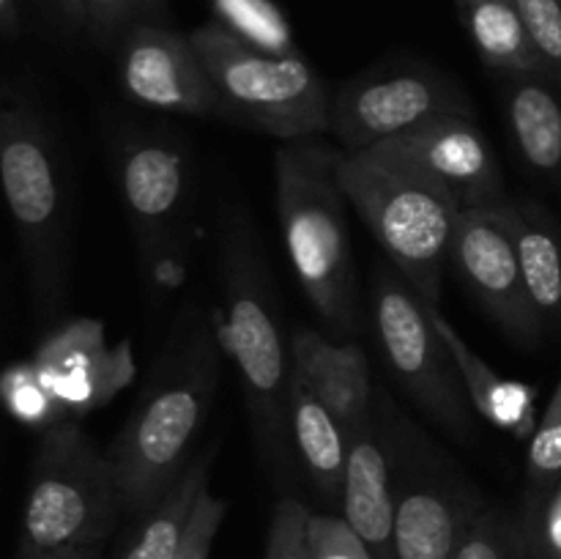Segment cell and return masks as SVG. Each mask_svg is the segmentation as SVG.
Instances as JSON below:
<instances>
[{
  "label": "cell",
  "mask_w": 561,
  "mask_h": 559,
  "mask_svg": "<svg viewBox=\"0 0 561 559\" xmlns=\"http://www.w3.org/2000/svg\"><path fill=\"white\" fill-rule=\"evenodd\" d=\"M427 310H431L433 323H436L438 334L444 338L455 365H458L460 381H463L466 395H469L471 409L499 431H507L518 438L531 436L537 427L535 387L515 381V378L499 376L480 354H474V349L466 343L463 334L444 316L442 307L427 305Z\"/></svg>",
  "instance_id": "obj_20"
},
{
  "label": "cell",
  "mask_w": 561,
  "mask_h": 559,
  "mask_svg": "<svg viewBox=\"0 0 561 559\" xmlns=\"http://www.w3.org/2000/svg\"><path fill=\"white\" fill-rule=\"evenodd\" d=\"M518 252L526 290L546 329H561V228L529 201H504L491 208Z\"/></svg>",
  "instance_id": "obj_19"
},
{
  "label": "cell",
  "mask_w": 561,
  "mask_h": 559,
  "mask_svg": "<svg viewBox=\"0 0 561 559\" xmlns=\"http://www.w3.org/2000/svg\"><path fill=\"white\" fill-rule=\"evenodd\" d=\"M442 115H471L458 80L427 64H383L345 80L329 102V135L343 151H367Z\"/></svg>",
  "instance_id": "obj_11"
},
{
  "label": "cell",
  "mask_w": 561,
  "mask_h": 559,
  "mask_svg": "<svg viewBox=\"0 0 561 559\" xmlns=\"http://www.w3.org/2000/svg\"><path fill=\"white\" fill-rule=\"evenodd\" d=\"M219 453V438L208 442L197 453L190 469L184 471L173 491L142 518L135 521L129 540L121 548L118 559H179L195 515L203 488L211 486V469Z\"/></svg>",
  "instance_id": "obj_22"
},
{
  "label": "cell",
  "mask_w": 561,
  "mask_h": 559,
  "mask_svg": "<svg viewBox=\"0 0 561 559\" xmlns=\"http://www.w3.org/2000/svg\"><path fill=\"white\" fill-rule=\"evenodd\" d=\"M146 3H148V9H162V3H164V0H146Z\"/></svg>",
  "instance_id": "obj_37"
},
{
  "label": "cell",
  "mask_w": 561,
  "mask_h": 559,
  "mask_svg": "<svg viewBox=\"0 0 561 559\" xmlns=\"http://www.w3.org/2000/svg\"><path fill=\"white\" fill-rule=\"evenodd\" d=\"M561 480V378L526 447V482L535 502Z\"/></svg>",
  "instance_id": "obj_25"
},
{
  "label": "cell",
  "mask_w": 561,
  "mask_h": 559,
  "mask_svg": "<svg viewBox=\"0 0 561 559\" xmlns=\"http://www.w3.org/2000/svg\"><path fill=\"white\" fill-rule=\"evenodd\" d=\"M455 559H526L520 518L502 507H485Z\"/></svg>",
  "instance_id": "obj_26"
},
{
  "label": "cell",
  "mask_w": 561,
  "mask_h": 559,
  "mask_svg": "<svg viewBox=\"0 0 561 559\" xmlns=\"http://www.w3.org/2000/svg\"><path fill=\"white\" fill-rule=\"evenodd\" d=\"M214 321L192 312L164 349L151 384L107 447L118 475L124 515L142 518L157 507L197 458V438L217 398L219 360Z\"/></svg>",
  "instance_id": "obj_2"
},
{
  "label": "cell",
  "mask_w": 561,
  "mask_h": 559,
  "mask_svg": "<svg viewBox=\"0 0 561 559\" xmlns=\"http://www.w3.org/2000/svg\"><path fill=\"white\" fill-rule=\"evenodd\" d=\"M343 148L321 137L290 140L274 151V203L301 294L329 332L348 338L359 327L354 250L345 228V192L337 179Z\"/></svg>",
  "instance_id": "obj_3"
},
{
  "label": "cell",
  "mask_w": 561,
  "mask_h": 559,
  "mask_svg": "<svg viewBox=\"0 0 561 559\" xmlns=\"http://www.w3.org/2000/svg\"><path fill=\"white\" fill-rule=\"evenodd\" d=\"M535 44L546 77L561 91V3L559 0H515Z\"/></svg>",
  "instance_id": "obj_29"
},
{
  "label": "cell",
  "mask_w": 561,
  "mask_h": 559,
  "mask_svg": "<svg viewBox=\"0 0 561 559\" xmlns=\"http://www.w3.org/2000/svg\"><path fill=\"white\" fill-rule=\"evenodd\" d=\"M118 77L126 99L140 107L192 118H222L217 88L192 44L153 22H137L121 38Z\"/></svg>",
  "instance_id": "obj_13"
},
{
  "label": "cell",
  "mask_w": 561,
  "mask_h": 559,
  "mask_svg": "<svg viewBox=\"0 0 561 559\" xmlns=\"http://www.w3.org/2000/svg\"><path fill=\"white\" fill-rule=\"evenodd\" d=\"M33 559H102V546H88V548H58V551L38 554Z\"/></svg>",
  "instance_id": "obj_35"
},
{
  "label": "cell",
  "mask_w": 561,
  "mask_h": 559,
  "mask_svg": "<svg viewBox=\"0 0 561 559\" xmlns=\"http://www.w3.org/2000/svg\"><path fill=\"white\" fill-rule=\"evenodd\" d=\"M113 173L137 250L153 280L181 261L192 208L190 151L168 132L131 129L115 140Z\"/></svg>",
  "instance_id": "obj_10"
},
{
  "label": "cell",
  "mask_w": 561,
  "mask_h": 559,
  "mask_svg": "<svg viewBox=\"0 0 561 559\" xmlns=\"http://www.w3.org/2000/svg\"><path fill=\"white\" fill-rule=\"evenodd\" d=\"M449 266L507 338L520 345H535L542 338L546 323L526 290L518 252L491 208L460 214Z\"/></svg>",
  "instance_id": "obj_14"
},
{
  "label": "cell",
  "mask_w": 561,
  "mask_h": 559,
  "mask_svg": "<svg viewBox=\"0 0 561 559\" xmlns=\"http://www.w3.org/2000/svg\"><path fill=\"white\" fill-rule=\"evenodd\" d=\"M394 475V559H455L488 507L469 471L378 387Z\"/></svg>",
  "instance_id": "obj_7"
},
{
  "label": "cell",
  "mask_w": 561,
  "mask_h": 559,
  "mask_svg": "<svg viewBox=\"0 0 561 559\" xmlns=\"http://www.w3.org/2000/svg\"><path fill=\"white\" fill-rule=\"evenodd\" d=\"M124 515L107 449L77 422L44 427L33 455L14 559L102 546Z\"/></svg>",
  "instance_id": "obj_6"
},
{
  "label": "cell",
  "mask_w": 561,
  "mask_h": 559,
  "mask_svg": "<svg viewBox=\"0 0 561 559\" xmlns=\"http://www.w3.org/2000/svg\"><path fill=\"white\" fill-rule=\"evenodd\" d=\"M0 181L31 280L47 318L69 296L71 186L66 153L36 99L5 88L0 110Z\"/></svg>",
  "instance_id": "obj_4"
},
{
  "label": "cell",
  "mask_w": 561,
  "mask_h": 559,
  "mask_svg": "<svg viewBox=\"0 0 561 559\" xmlns=\"http://www.w3.org/2000/svg\"><path fill=\"white\" fill-rule=\"evenodd\" d=\"M310 513L312 510L294 493L279 497L268 524L263 559H312L310 537H307Z\"/></svg>",
  "instance_id": "obj_28"
},
{
  "label": "cell",
  "mask_w": 561,
  "mask_h": 559,
  "mask_svg": "<svg viewBox=\"0 0 561 559\" xmlns=\"http://www.w3.org/2000/svg\"><path fill=\"white\" fill-rule=\"evenodd\" d=\"M370 151L425 175L463 212L493 208L507 201L496 151L471 115H442Z\"/></svg>",
  "instance_id": "obj_12"
},
{
  "label": "cell",
  "mask_w": 561,
  "mask_h": 559,
  "mask_svg": "<svg viewBox=\"0 0 561 559\" xmlns=\"http://www.w3.org/2000/svg\"><path fill=\"white\" fill-rule=\"evenodd\" d=\"M290 436L296 460L312 491L318 493L329 513L343 507L345 466H348V433L337 417L321 403L316 392L294 367L290 384Z\"/></svg>",
  "instance_id": "obj_18"
},
{
  "label": "cell",
  "mask_w": 561,
  "mask_h": 559,
  "mask_svg": "<svg viewBox=\"0 0 561 559\" xmlns=\"http://www.w3.org/2000/svg\"><path fill=\"white\" fill-rule=\"evenodd\" d=\"M219 25L257 49L274 55H294V33L288 20L272 0H208Z\"/></svg>",
  "instance_id": "obj_24"
},
{
  "label": "cell",
  "mask_w": 561,
  "mask_h": 559,
  "mask_svg": "<svg viewBox=\"0 0 561 559\" xmlns=\"http://www.w3.org/2000/svg\"><path fill=\"white\" fill-rule=\"evenodd\" d=\"M190 38L217 88L222 118L283 142L329 132L332 93L299 53L257 49L217 20L195 27Z\"/></svg>",
  "instance_id": "obj_8"
},
{
  "label": "cell",
  "mask_w": 561,
  "mask_h": 559,
  "mask_svg": "<svg viewBox=\"0 0 561 559\" xmlns=\"http://www.w3.org/2000/svg\"><path fill=\"white\" fill-rule=\"evenodd\" d=\"M340 515L359 535L373 559H394V475L378 387L370 417L348 438Z\"/></svg>",
  "instance_id": "obj_15"
},
{
  "label": "cell",
  "mask_w": 561,
  "mask_h": 559,
  "mask_svg": "<svg viewBox=\"0 0 561 559\" xmlns=\"http://www.w3.org/2000/svg\"><path fill=\"white\" fill-rule=\"evenodd\" d=\"M520 518L526 559H561V480L535 502H526Z\"/></svg>",
  "instance_id": "obj_27"
},
{
  "label": "cell",
  "mask_w": 561,
  "mask_h": 559,
  "mask_svg": "<svg viewBox=\"0 0 561 559\" xmlns=\"http://www.w3.org/2000/svg\"><path fill=\"white\" fill-rule=\"evenodd\" d=\"M337 179L392 269L425 305H438L463 208L425 175L376 151H343Z\"/></svg>",
  "instance_id": "obj_5"
},
{
  "label": "cell",
  "mask_w": 561,
  "mask_h": 559,
  "mask_svg": "<svg viewBox=\"0 0 561 559\" xmlns=\"http://www.w3.org/2000/svg\"><path fill=\"white\" fill-rule=\"evenodd\" d=\"M290 351L296 373L337 417L351 438L376 406V387L362 345L334 343L316 329L299 327L290 334Z\"/></svg>",
  "instance_id": "obj_17"
},
{
  "label": "cell",
  "mask_w": 561,
  "mask_h": 559,
  "mask_svg": "<svg viewBox=\"0 0 561 559\" xmlns=\"http://www.w3.org/2000/svg\"><path fill=\"white\" fill-rule=\"evenodd\" d=\"M370 301L373 334L398 387L433 425L474 442V409L425 301L389 266H378Z\"/></svg>",
  "instance_id": "obj_9"
},
{
  "label": "cell",
  "mask_w": 561,
  "mask_h": 559,
  "mask_svg": "<svg viewBox=\"0 0 561 559\" xmlns=\"http://www.w3.org/2000/svg\"><path fill=\"white\" fill-rule=\"evenodd\" d=\"M5 403L9 409L20 417L22 422H49L53 414L49 411L58 409V403L53 400V395L47 392V387L42 384V378L36 376L33 365H25L22 370H11L5 376Z\"/></svg>",
  "instance_id": "obj_31"
},
{
  "label": "cell",
  "mask_w": 561,
  "mask_h": 559,
  "mask_svg": "<svg viewBox=\"0 0 561 559\" xmlns=\"http://www.w3.org/2000/svg\"><path fill=\"white\" fill-rule=\"evenodd\" d=\"M225 515H228V502L217 497L211 486L203 488L179 559H211L214 543H217L219 529H222Z\"/></svg>",
  "instance_id": "obj_32"
},
{
  "label": "cell",
  "mask_w": 561,
  "mask_h": 559,
  "mask_svg": "<svg viewBox=\"0 0 561 559\" xmlns=\"http://www.w3.org/2000/svg\"><path fill=\"white\" fill-rule=\"evenodd\" d=\"M22 31V16L16 0H0V33L5 42H14Z\"/></svg>",
  "instance_id": "obj_34"
},
{
  "label": "cell",
  "mask_w": 561,
  "mask_h": 559,
  "mask_svg": "<svg viewBox=\"0 0 561 559\" xmlns=\"http://www.w3.org/2000/svg\"><path fill=\"white\" fill-rule=\"evenodd\" d=\"M60 9V14L66 16V22L75 27L88 25V11H85V0H55Z\"/></svg>",
  "instance_id": "obj_36"
},
{
  "label": "cell",
  "mask_w": 561,
  "mask_h": 559,
  "mask_svg": "<svg viewBox=\"0 0 561 559\" xmlns=\"http://www.w3.org/2000/svg\"><path fill=\"white\" fill-rule=\"evenodd\" d=\"M312 559H373L348 521L340 513H310L307 524Z\"/></svg>",
  "instance_id": "obj_30"
},
{
  "label": "cell",
  "mask_w": 561,
  "mask_h": 559,
  "mask_svg": "<svg viewBox=\"0 0 561 559\" xmlns=\"http://www.w3.org/2000/svg\"><path fill=\"white\" fill-rule=\"evenodd\" d=\"M88 25L99 42H113L115 36L124 38L131 25H137V11H151L146 0H85Z\"/></svg>",
  "instance_id": "obj_33"
},
{
  "label": "cell",
  "mask_w": 561,
  "mask_h": 559,
  "mask_svg": "<svg viewBox=\"0 0 561 559\" xmlns=\"http://www.w3.org/2000/svg\"><path fill=\"white\" fill-rule=\"evenodd\" d=\"M460 22L488 69L507 75H542L529 31L515 0H455Z\"/></svg>",
  "instance_id": "obj_23"
},
{
  "label": "cell",
  "mask_w": 561,
  "mask_h": 559,
  "mask_svg": "<svg viewBox=\"0 0 561 559\" xmlns=\"http://www.w3.org/2000/svg\"><path fill=\"white\" fill-rule=\"evenodd\" d=\"M219 312L214 316L219 345L239 373L247 417L263 475L277 491H288L299 471L290 436L294 351L279 323L266 263L257 255L244 212L222 223L217 252Z\"/></svg>",
  "instance_id": "obj_1"
},
{
  "label": "cell",
  "mask_w": 561,
  "mask_h": 559,
  "mask_svg": "<svg viewBox=\"0 0 561 559\" xmlns=\"http://www.w3.org/2000/svg\"><path fill=\"white\" fill-rule=\"evenodd\" d=\"M559 3H561V0H559Z\"/></svg>",
  "instance_id": "obj_38"
},
{
  "label": "cell",
  "mask_w": 561,
  "mask_h": 559,
  "mask_svg": "<svg viewBox=\"0 0 561 559\" xmlns=\"http://www.w3.org/2000/svg\"><path fill=\"white\" fill-rule=\"evenodd\" d=\"M507 129L531 173L561 181V91L542 75H507L502 88Z\"/></svg>",
  "instance_id": "obj_21"
},
{
  "label": "cell",
  "mask_w": 561,
  "mask_h": 559,
  "mask_svg": "<svg viewBox=\"0 0 561 559\" xmlns=\"http://www.w3.org/2000/svg\"><path fill=\"white\" fill-rule=\"evenodd\" d=\"M33 370L58 409H93L131 376L126 351L104 349V332L96 321H75L55 332L38 349Z\"/></svg>",
  "instance_id": "obj_16"
}]
</instances>
